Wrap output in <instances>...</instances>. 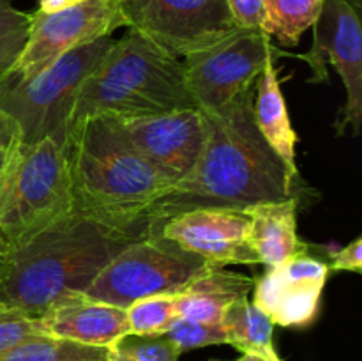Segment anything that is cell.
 <instances>
[{"mask_svg": "<svg viewBox=\"0 0 362 361\" xmlns=\"http://www.w3.org/2000/svg\"><path fill=\"white\" fill-rule=\"evenodd\" d=\"M255 87L226 106L202 112L204 151L189 176L173 184L147 212V232L194 209H243L293 195V177L257 130Z\"/></svg>", "mask_w": 362, "mask_h": 361, "instance_id": "6da1fadb", "label": "cell"}, {"mask_svg": "<svg viewBox=\"0 0 362 361\" xmlns=\"http://www.w3.org/2000/svg\"><path fill=\"white\" fill-rule=\"evenodd\" d=\"M250 218L247 241L258 258L267 268L308 253V244L297 234V198L264 202L243 209Z\"/></svg>", "mask_w": 362, "mask_h": 361, "instance_id": "2e32d148", "label": "cell"}, {"mask_svg": "<svg viewBox=\"0 0 362 361\" xmlns=\"http://www.w3.org/2000/svg\"><path fill=\"white\" fill-rule=\"evenodd\" d=\"M39 335H45V333L39 328L35 317H27V315L16 310H9V308L0 311V354Z\"/></svg>", "mask_w": 362, "mask_h": 361, "instance_id": "484cf974", "label": "cell"}, {"mask_svg": "<svg viewBox=\"0 0 362 361\" xmlns=\"http://www.w3.org/2000/svg\"><path fill=\"white\" fill-rule=\"evenodd\" d=\"M7 257H9V244H7V241L0 234V273H2L4 265H6Z\"/></svg>", "mask_w": 362, "mask_h": 361, "instance_id": "1f68e13d", "label": "cell"}, {"mask_svg": "<svg viewBox=\"0 0 362 361\" xmlns=\"http://www.w3.org/2000/svg\"><path fill=\"white\" fill-rule=\"evenodd\" d=\"M226 331L228 345H233L243 354H257L271 361H281L272 342L274 324L271 319L250 299L240 297L226 308L221 321Z\"/></svg>", "mask_w": 362, "mask_h": 361, "instance_id": "d6986e66", "label": "cell"}, {"mask_svg": "<svg viewBox=\"0 0 362 361\" xmlns=\"http://www.w3.org/2000/svg\"><path fill=\"white\" fill-rule=\"evenodd\" d=\"M73 212L66 144L18 138L0 176V234L9 250Z\"/></svg>", "mask_w": 362, "mask_h": 361, "instance_id": "5b68a950", "label": "cell"}, {"mask_svg": "<svg viewBox=\"0 0 362 361\" xmlns=\"http://www.w3.org/2000/svg\"><path fill=\"white\" fill-rule=\"evenodd\" d=\"M18 138H20V137H18ZM18 138H16V140H18ZM16 140H13L11 144L2 145V147H0V176H2L4 166H6L7 159H9V154H11V151H13V145H14V142H16Z\"/></svg>", "mask_w": 362, "mask_h": 361, "instance_id": "4dcf8cb0", "label": "cell"}, {"mask_svg": "<svg viewBox=\"0 0 362 361\" xmlns=\"http://www.w3.org/2000/svg\"><path fill=\"white\" fill-rule=\"evenodd\" d=\"M250 218L235 209H194L163 222L152 232L216 265H257L247 241Z\"/></svg>", "mask_w": 362, "mask_h": 361, "instance_id": "5bb4252c", "label": "cell"}, {"mask_svg": "<svg viewBox=\"0 0 362 361\" xmlns=\"http://www.w3.org/2000/svg\"><path fill=\"white\" fill-rule=\"evenodd\" d=\"M112 45V35H103L64 53L35 76L0 80V112L13 120L21 144L46 137L66 144L78 94Z\"/></svg>", "mask_w": 362, "mask_h": 361, "instance_id": "8992f818", "label": "cell"}, {"mask_svg": "<svg viewBox=\"0 0 362 361\" xmlns=\"http://www.w3.org/2000/svg\"><path fill=\"white\" fill-rule=\"evenodd\" d=\"M141 236L71 212L9 250L0 273V299L9 310L39 317L59 297L85 292L95 276Z\"/></svg>", "mask_w": 362, "mask_h": 361, "instance_id": "7a4b0ae2", "label": "cell"}, {"mask_svg": "<svg viewBox=\"0 0 362 361\" xmlns=\"http://www.w3.org/2000/svg\"><path fill=\"white\" fill-rule=\"evenodd\" d=\"M105 361H106V360H105Z\"/></svg>", "mask_w": 362, "mask_h": 361, "instance_id": "8d00e7d4", "label": "cell"}, {"mask_svg": "<svg viewBox=\"0 0 362 361\" xmlns=\"http://www.w3.org/2000/svg\"><path fill=\"white\" fill-rule=\"evenodd\" d=\"M235 361H271V360H267V357L264 356H257V354H243V356Z\"/></svg>", "mask_w": 362, "mask_h": 361, "instance_id": "d6a6232c", "label": "cell"}, {"mask_svg": "<svg viewBox=\"0 0 362 361\" xmlns=\"http://www.w3.org/2000/svg\"><path fill=\"white\" fill-rule=\"evenodd\" d=\"M274 59L276 57H271L265 62L264 71L255 81L253 117L257 130L260 131L264 140L267 142L272 152L281 159L290 176L296 179L297 133L290 122L285 96L281 91V80H279Z\"/></svg>", "mask_w": 362, "mask_h": 361, "instance_id": "ac0fdd59", "label": "cell"}, {"mask_svg": "<svg viewBox=\"0 0 362 361\" xmlns=\"http://www.w3.org/2000/svg\"><path fill=\"white\" fill-rule=\"evenodd\" d=\"M179 356L165 335H126L108 347L106 361H179Z\"/></svg>", "mask_w": 362, "mask_h": 361, "instance_id": "cb8c5ba5", "label": "cell"}, {"mask_svg": "<svg viewBox=\"0 0 362 361\" xmlns=\"http://www.w3.org/2000/svg\"><path fill=\"white\" fill-rule=\"evenodd\" d=\"M187 108L197 105L187 88L182 60L127 28L81 87L71 126L88 115L129 119Z\"/></svg>", "mask_w": 362, "mask_h": 361, "instance_id": "277c9868", "label": "cell"}, {"mask_svg": "<svg viewBox=\"0 0 362 361\" xmlns=\"http://www.w3.org/2000/svg\"><path fill=\"white\" fill-rule=\"evenodd\" d=\"M324 0H264V27L269 38L279 45L293 48L308 28L313 27Z\"/></svg>", "mask_w": 362, "mask_h": 361, "instance_id": "ffe728a7", "label": "cell"}, {"mask_svg": "<svg viewBox=\"0 0 362 361\" xmlns=\"http://www.w3.org/2000/svg\"><path fill=\"white\" fill-rule=\"evenodd\" d=\"M110 120L172 184L189 176L207 138L204 113L198 108Z\"/></svg>", "mask_w": 362, "mask_h": 361, "instance_id": "7c38bea8", "label": "cell"}, {"mask_svg": "<svg viewBox=\"0 0 362 361\" xmlns=\"http://www.w3.org/2000/svg\"><path fill=\"white\" fill-rule=\"evenodd\" d=\"M278 48L264 30L239 28L223 41L184 57L186 84L200 112L226 106L255 87Z\"/></svg>", "mask_w": 362, "mask_h": 361, "instance_id": "ba28073f", "label": "cell"}, {"mask_svg": "<svg viewBox=\"0 0 362 361\" xmlns=\"http://www.w3.org/2000/svg\"><path fill=\"white\" fill-rule=\"evenodd\" d=\"M74 214L147 234V212L173 186L113 126L88 115L66 138Z\"/></svg>", "mask_w": 362, "mask_h": 361, "instance_id": "3957f363", "label": "cell"}, {"mask_svg": "<svg viewBox=\"0 0 362 361\" xmlns=\"http://www.w3.org/2000/svg\"><path fill=\"white\" fill-rule=\"evenodd\" d=\"M4 310H7V306H6V304H4V301L0 299V311H4Z\"/></svg>", "mask_w": 362, "mask_h": 361, "instance_id": "e575fe53", "label": "cell"}, {"mask_svg": "<svg viewBox=\"0 0 362 361\" xmlns=\"http://www.w3.org/2000/svg\"><path fill=\"white\" fill-rule=\"evenodd\" d=\"M226 6L237 27L262 30L265 20L264 0H226Z\"/></svg>", "mask_w": 362, "mask_h": 361, "instance_id": "4316f807", "label": "cell"}, {"mask_svg": "<svg viewBox=\"0 0 362 361\" xmlns=\"http://www.w3.org/2000/svg\"><path fill=\"white\" fill-rule=\"evenodd\" d=\"M126 27L122 6L113 0H85L59 13H32L28 38L6 78H32L78 46Z\"/></svg>", "mask_w": 362, "mask_h": 361, "instance_id": "30bf717a", "label": "cell"}, {"mask_svg": "<svg viewBox=\"0 0 362 361\" xmlns=\"http://www.w3.org/2000/svg\"><path fill=\"white\" fill-rule=\"evenodd\" d=\"M325 260L300 255L269 268L253 285V303L281 328H306L317 319L329 276Z\"/></svg>", "mask_w": 362, "mask_h": 361, "instance_id": "4fadbf2b", "label": "cell"}, {"mask_svg": "<svg viewBox=\"0 0 362 361\" xmlns=\"http://www.w3.org/2000/svg\"><path fill=\"white\" fill-rule=\"evenodd\" d=\"M18 137H20V134H18V130L16 126H14L13 120H11L6 113L0 112V147L11 144V142L16 140Z\"/></svg>", "mask_w": 362, "mask_h": 361, "instance_id": "f1b7e54d", "label": "cell"}, {"mask_svg": "<svg viewBox=\"0 0 362 361\" xmlns=\"http://www.w3.org/2000/svg\"><path fill=\"white\" fill-rule=\"evenodd\" d=\"M350 4H352L354 7H356V9H361V0H349Z\"/></svg>", "mask_w": 362, "mask_h": 361, "instance_id": "836d02e7", "label": "cell"}, {"mask_svg": "<svg viewBox=\"0 0 362 361\" xmlns=\"http://www.w3.org/2000/svg\"><path fill=\"white\" fill-rule=\"evenodd\" d=\"M35 319L45 335L105 349L129 333L124 308L92 299L83 292L59 297Z\"/></svg>", "mask_w": 362, "mask_h": 361, "instance_id": "9a60e30c", "label": "cell"}, {"mask_svg": "<svg viewBox=\"0 0 362 361\" xmlns=\"http://www.w3.org/2000/svg\"><path fill=\"white\" fill-rule=\"evenodd\" d=\"M126 27L184 59L239 30L226 0H131L120 4Z\"/></svg>", "mask_w": 362, "mask_h": 361, "instance_id": "9c48e42d", "label": "cell"}, {"mask_svg": "<svg viewBox=\"0 0 362 361\" xmlns=\"http://www.w3.org/2000/svg\"><path fill=\"white\" fill-rule=\"evenodd\" d=\"M212 262L156 234L127 244L85 290V296L126 310L151 296H173L212 268Z\"/></svg>", "mask_w": 362, "mask_h": 361, "instance_id": "52a82bcc", "label": "cell"}, {"mask_svg": "<svg viewBox=\"0 0 362 361\" xmlns=\"http://www.w3.org/2000/svg\"><path fill=\"white\" fill-rule=\"evenodd\" d=\"M180 353L191 349H200L209 345L228 343L223 324H205V322L189 321V319L175 317L172 324L163 333Z\"/></svg>", "mask_w": 362, "mask_h": 361, "instance_id": "d4e9b609", "label": "cell"}, {"mask_svg": "<svg viewBox=\"0 0 362 361\" xmlns=\"http://www.w3.org/2000/svg\"><path fill=\"white\" fill-rule=\"evenodd\" d=\"M253 278L230 271L223 265H212L209 271L173 294L177 317L205 324H221L226 308L240 297L250 296Z\"/></svg>", "mask_w": 362, "mask_h": 361, "instance_id": "e0dca14e", "label": "cell"}, {"mask_svg": "<svg viewBox=\"0 0 362 361\" xmlns=\"http://www.w3.org/2000/svg\"><path fill=\"white\" fill-rule=\"evenodd\" d=\"M313 69L310 81H327L325 64L331 62L341 78L346 92L338 133L352 126L361 131L362 117V27L359 9L349 0H324L320 14L313 23V46L304 55H296Z\"/></svg>", "mask_w": 362, "mask_h": 361, "instance_id": "8fae6325", "label": "cell"}, {"mask_svg": "<svg viewBox=\"0 0 362 361\" xmlns=\"http://www.w3.org/2000/svg\"><path fill=\"white\" fill-rule=\"evenodd\" d=\"M108 349L39 335L0 354V361H105Z\"/></svg>", "mask_w": 362, "mask_h": 361, "instance_id": "44dd1931", "label": "cell"}, {"mask_svg": "<svg viewBox=\"0 0 362 361\" xmlns=\"http://www.w3.org/2000/svg\"><path fill=\"white\" fill-rule=\"evenodd\" d=\"M32 14L16 9L11 0H0V80L13 69L28 38Z\"/></svg>", "mask_w": 362, "mask_h": 361, "instance_id": "603a6c76", "label": "cell"}, {"mask_svg": "<svg viewBox=\"0 0 362 361\" xmlns=\"http://www.w3.org/2000/svg\"><path fill=\"white\" fill-rule=\"evenodd\" d=\"M113 2H117V4H126V2H131V0H113Z\"/></svg>", "mask_w": 362, "mask_h": 361, "instance_id": "d590c367", "label": "cell"}, {"mask_svg": "<svg viewBox=\"0 0 362 361\" xmlns=\"http://www.w3.org/2000/svg\"><path fill=\"white\" fill-rule=\"evenodd\" d=\"M85 0H39L37 11L41 13H59V11L69 9V7L78 6Z\"/></svg>", "mask_w": 362, "mask_h": 361, "instance_id": "f546056e", "label": "cell"}, {"mask_svg": "<svg viewBox=\"0 0 362 361\" xmlns=\"http://www.w3.org/2000/svg\"><path fill=\"white\" fill-rule=\"evenodd\" d=\"M127 335H163L177 317L173 296H151L126 308Z\"/></svg>", "mask_w": 362, "mask_h": 361, "instance_id": "7402d4cb", "label": "cell"}, {"mask_svg": "<svg viewBox=\"0 0 362 361\" xmlns=\"http://www.w3.org/2000/svg\"><path fill=\"white\" fill-rule=\"evenodd\" d=\"M329 271H362V239L357 237L349 246L334 251L331 255V262H327Z\"/></svg>", "mask_w": 362, "mask_h": 361, "instance_id": "83f0119b", "label": "cell"}]
</instances>
